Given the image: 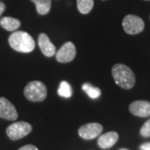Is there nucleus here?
Here are the masks:
<instances>
[{"mask_svg":"<svg viewBox=\"0 0 150 150\" xmlns=\"http://www.w3.org/2000/svg\"><path fill=\"white\" fill-rule=\"evenodd\" d=\"M123 30L128 34H138L144 28V22L139 16L129 14L123 20Z\"/></svg>","mask_w":150,"mask_h":150,"instance_id":"39448f33","label":"nucleus"},{"mask_svg":"<svg viewBox=\"0 0 150 150\" xmlns=\"http://www.w3.org/2000/svg\"><path fill=\"white\" fill-rule=\"evenodd\" d=\"M120 150H127V149H120Z\"/></svg>","mask_w":150,"mask_h":150,"instance_id":"412c9836","label":"nucleus"},{"mask_svg":"<svg viewBox=\"0 0 150 150\" xmlns=\"http://www.w3.org/2000/svg\"><path fill=\"white\" fill-rule=\"evenodd\" d=\"M11 48L20 53H31L35 48V41L33 37L26 32L16 31L8 38Z\"/></svg>","mask_w":150,"mask_h":150,"instance_id":"f257e3e1","label":"nucleus"},{"mask_svg":"<svg viewBox=\"0 0 150 150\" xmlns=\"http://www.w3.org/2000/svg\"><path fill=\"white\" fill-rule=\"evenodd\" d=\"M0 25L7 31L13 32L21 26V22L13 17H3L0 19Z\"/></svg>","mask_w":150,"mask_h":150,"instance_id":"f8f14e48","label":"nucleus"},{"mask_svg":"<svg viewBox=\"0 0 150 150\" xmlns=\"http://www.w3.org/2000/svg\"><path fill=\"white\" fill-rule=\"evenodd\" d=\"M141 150H150V143H145L140 146Z\"/></svg>","mask_w":150,"mask_h":150,"instance_id":"6ab92c4d","label":"nucleus"},{"mask_svg":"<svg viewBox=\"0 0 150 150\" xmlns=\"http://www.w3.org/2000/svg\"><path fill=\"white\" fill-rule=\"evenodd\" d=\"M118 133H116L114 131H111V132H108L106 134L101 135L98 138V144L103 149H108L115 144L118 142Z\"/></svg>","mask_w":150,"mask_h":150,"instance_id":"9b49d317","label":"nucleus"},{"mask_svg":"<svg viewBox=\"0 0 150 150\" xmlns=\"http://www.w3.org/2000/svg\"><path fill=\"white\" fill-rule=\"evenodd\" d=\"M112 75L115 83L124 89H130L135 84L134 72L123 64H116L112 67Z\"/></svg>","mask_w":150,"mask_h":150,"instance_id":"f03ea898","label":"nucleus"},{"mask_svg":"<svg viewBox=\"0 0 150 150\" xmlns=\"http://www.w3.org/2000/svg\"><path fill=\"white\" fill-rule=\"evenodd\" d=\"M38 46L41 52L46 57H53L56 54V48L46 33H40L38 39Z\"/></svg>","mask_w":150,"mask_h":150,"instance_id":"9d476101","label":"nucleus"},{"mask_svg":"<svg viewBox=\"0 0 150 150\" xmlns=\"http://www.w3.org/2000/svg\"><path fill=\"white\" fill-rule=\"evenodd\" d=\"M77 7L82 14H87L93 8V0H77Z\"/></svg>","mask_w":150,"mask_h":150,"instance_id":"4468645a","label":"nucleus"},{"mask_svg":"<svg viewBox=\"0 0 150 150\" xmlns=\"http://www.w3.org/2000/svg\"><path fill=\"white\" fill-rule=\"evenodd\" d=\"M5 8H6L5 4H4L3 2H0V17H1V15L4 13V12L5 11Z\"/></svg>","mask_w":150,"mask_h":150,"instance_id":"aec40b11","label":"nucleus"},{"mask_svg":"<svg viewBox=\"0 0 150 150\" xmlns=\"http://www.w3.org/2000/svg\"><path fill=\"white\" fill-rule=\"evenodd\" d=\"M35 4L38 13L40 15H46L49 13L52 6V0H30Z\"/></svg>","mask_w":150,"mask_h":150,"instance_id":"ddd939ff","label":"nucleus"},{"mask_svg":"<svg viewBox=\"0 0 150 150\" xmlns=\"http://www.w3.org/2000/svg\"><path fill=\"white\" fill-rule=\"evenodd\" d=\"M140 134L145 137V138H149L150 137V119H149L146 123L142 126V128L140 129Z\"/></svg>","mask_w":150,"mask_h":150,"instance_id":"f3484780","label":"nucleus"},{"mask_svg":"<svg viewBox=\"0 0 150 150\" xmlns=\"http://www.w3.org/2000/svg\"><path fill=\"white\" fill-rule=\"evenodd\" d=\"M103 132V126L98 123H86L79 129V134L82 139L86 140L93 139Z\"/></svg>","mask_w":150,"mask_h":150,"instance_id":"423d86ee","label":"nucleus"},{"mask_svg":"<svg viewBox=\"0 0 150 150\" xmlns=\"http://www.w3.org/2000/svg\"><path fill=\"white\" fill-rule=\"evenodd\" d=\"M18 117V114L13 104L4 97H0V118L14 121Z\"/></svg>","mask_w":150,"mask_h":150,"instance_id":"6e6552de","label":"nucleus"},{"mask_svg":"<svg viewBox=\"0 0 150 150\" xmlns=\"http://www.w3.org/2000/svg\"><path fill=\"white\" fill-rule=\"evenodd\" d=\"M82 88H83V91L85 92L91 98H93V99L98 98V97L101 95V90L98 88L92 86L90 83H84Z\"/></svg>","mask_w":150,"mask_h":150,"instance_id":"2eb2a0df","label":"nucleus"},{"mask_svg":"<svg viewBox=\"0 0 150 150\" xmlns=\"http://www.w3.org/2000/svg\"><path fill=\"white\" fill-rule=\"evenodd\" d=\"M18 150H38L36 146L33 144H27L21 147Z\"/></svg>","mask_w":150,"mask_h":150,"instance_id":"a211bd4d","label":"nucleus"},{"mask_svg":"<svg viewBox=\"0 0 150 150\" xmlns=\"http://www.w3.org/2000/svg\"><path fill=\"white\" fill-rule=\"evenodd\" d=\"M32 125L27 122H16L9 125L6 133L12 140H18L24 138L32 132Z\"/></svg>","mask_w":150,"mask_h":150,"instance_id":"20e7f679","label":"nucleus"},{"mask_svg":"<svg viewBox=\"0 0 150 150\" xmlns=\"http://www.w3.org/2000/svg\"><path fill=\"white\" fill-rule=\"evenodd\" d=\"M56 59L59 63H69L74 59L76 56V48L72 42L65 43L59 51L55 54Z\"/></svg>","mask_w":150,"mask_h":150,"instance_id":"0eeeda50","label":"nucleus"},{"mask_svg":"<svg viewBox=\"0 0 150 150\" xmlns=\"http://www.w3.org/2000/svg\"><path fill=\"white\" fill-rule=\"evenodd\" d=\"M24 95L28 100L32 102H42L48 94L45 84L40 81H32L24 88Z\"/></svg>","mask_w":150,"mask_h":150,"instance_id":"7ed1b4c3","label":"nucleus"},{"mask_svg":"<svg viewBox=\"0 0 150 150\" xmlns=\"http://www.w3.org/2000/svg\"><path fill=\"white\" fill-rule=\"evenodd\" d=\"M58 93L59 96L64 98H70L72 96V88L69 83L66 81L61 82L58 90Z\"/></svg>","mask_w":150,"mask_h":150,"instance_id":"dca6fc26","label":"nucleus"},{"mask_svg":"<svg viewBox=\"0 0 150 150\" xmlns=\"http://www.w3.org/2000/svg\"><path fill=\"white\" fill-rule=\"evenodd\" d=\"M146 1H149V0H146Z\"/></svg>","mask_w":150,"mask_h":150,"instance_id":"4be33fe9","label":"nucleus"},{"mask_svg":"<svg viewBox=\"0 0 150 150\" xmlns=\"http://www.w3.org/2000/svg\"><path fill=\"white\" fill-rule=\"evenodd\" d=\"M129 111L135 116L146 118L150 116V102L145 100L134 101L129 105Z\"/></svg>","mask_w":150,"mask_h":150,"instance_id":"1a4fd4ad","label":"nucleus"}]
</instances>
